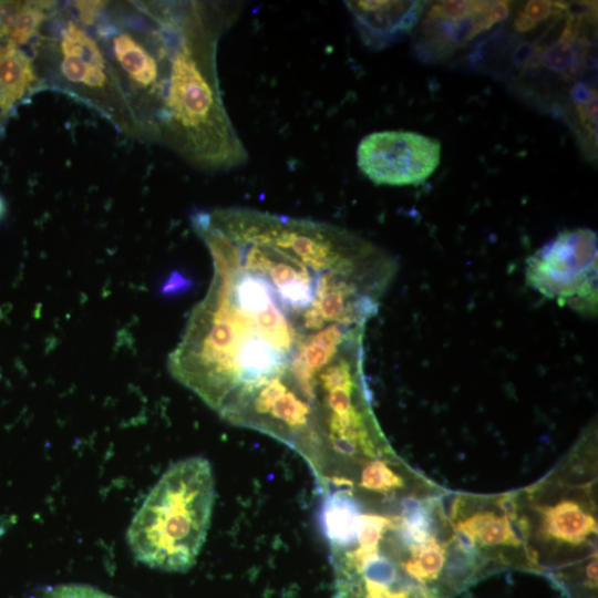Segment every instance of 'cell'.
Masks as SVG:
<instances>
[{
    "instance_id": "cell-1",
    "label": "cell",
    "mask_w": 598,
    "mask_h": 598,
    "mask_svg": "<svg viewBox=\"0 0 598 598\" xmlns=\"http://www.w3.org/2000/svg\"><path fill=\"white\" fill-rule=\"evenodd\" d=\"M213 277L168 370L223 420L274 437L316 481L378 451L363 338L396 270L339 226L246 207L198 209Z\"/></svg>"
},
{
    "instance_id": "cell-2",
    "label": "cell",
    "mask_w": 598,
    "mask_h": 598,
    "mask_svg": "<svg viewBox=\"0 0 598 598\" xmlns=\"http://www.w3.org/2000/svg\"><path fill=\"white\" fill-rule=\"evenodd\" d=\"M227 2L182 1L169 58L158 143L206 171H227L248 154L224 105L219 38L237 17Z\"/></svg>"
},
{
    "instance_id": "cell-3",
    "label": "cell",
    "mask_w": 598,
    "mask_h": 598,
    "mask_svg": "<svg viewBox=\"0 0 598 598\" xmlns=\"http://www.w3.org/2000/svg\"><path fill=\"white\" fill-rule=\"evenodd\" d=\"M179 6L181 1H107L92 25L125 107L131 134L154 142L158 140Z\"/></svg>"
},
{
    "instance_id": "cell-4",
    "label": "cell",
    "mask_w": 598,
    "mask_h": 598,
    "mask_svg": "<svg viewBox=\"0 0 598 598\" xmlns=\"http://www.w3.org/2000/svg\"><path fill=\"white\" fill-rule=\"evenodd\" d=\"M214 502L215 480L207 458L192 456L171 465L127 528L135 559L162 571L189 570L206 540Z\"/></svg>"
},
{
    "instance_id": "cell-5",
    "label": "cell",
    "mask_w": 598,
    "mask_h": 598,
    "mask_svg": "<svg viewBox=\"0 0 598 598\" xmlns=\"http://www.w3.org/2000/svg\"><path fill=\"white\" fill-rule=\"evenodd\" d=\"M40 43L50 81L90 103L123 131L130 121L101 43L76 18L58 10Z\"/></svg>"
},
{
    "instance_id": "cell-6",
    "label": "cell",
    "mask_w": 598,
    "mask_h": 598,
    "mask_svg": "<svg viewBox=\"0 0 598 598\" xmlns=\"http://www.w3.org/2000/svg\"><path fill=\"white\" fill-rule=\"evenodd\" d=\"M597 233L587 227L565 229L526 260L525 277L542 296L578 312L597 309Z\"/></svg>"
},
{
    "instance_id": "cell-7",
    "label": "cell",
    "mask_w": 598,
    "mask_h": 598,
    "mask_svg": "<svg viewBox=\"0 0 598 598\" xmlns=\"http://www.w3.org/2000/svg\"><path fill=\"white\" fill-rule=\"evenodd\" d=\"M441 156L437 138L402 130L373 132L357 148L359 169L375 185L422 184L436 171Z\"/></svg>"
},
{
    "instance_id": "cell-8",
    "label": "cell",
    "mask_w": 598,
    "mask_h": 598,
    "mask_svg": "<svg viewBox=\"0 0 598 598\" xmlns=\"http://www.w3.org/2000/svg\"><path fill=\"white\" fill-rule=\"evenodd\" d=\"M509 11L507 1L434 2L414 30L413 53L424 63L442 62L481 32L505 20Z\"/></svg>"
},
{
    "instance_id": "cell-9",
    "label": "cell",
    "mask_w": 598,
    "mask_h": 598,
    "mask_svg": "<svg viewBox=\"0 0 598 598\" xmlns=\"http://www.w3.org/2000/svg\"><path fill=\"white\" fill-rule=\"evenodd\" d=\"M362 43L372 51L390 48L414 32L426 1H344Z\"/></svg>"
},
{
    "instance_id": "cell-10",
    "label": "cell",
    "mask_w": 598,
    "mask_h": 598,
    "mask_svg": "<svg viewBox=\"0 0 598 598\" xmlns=\"http://www.w3.org/2000/svg\"><path fill=\"white\" fill-rule=\"evenodd\" d=\"M40 84L32 58L18 45L0 43V115L9 114Z\"/></svg>"
},
{
    "instance_id": "cell-11",
    "label": "cell",
    "mask_w": 598,
    "mask_h": 598,
    "mask_svg": "<svg viewBox=\"0 0 598 598\" xmlns=\"http://www.w3.org/2000/svg\"><path fill=\"white\" fill-rule=\"evenodd\" d=\"M537 511L542 515L540 533L545 539L579 545L597 533L595 517L576 501L563 499Z\"/></svg>"
},
{
    "instance_id": "cell-12",
    "label": "cell",
    "mask_w": 598,
    "mask_h": 598,
    "mask_svg": "<svg viewBox=\"0 0 598 598\" xmlns=\"http://www.w3.org/2000/svg\"><path fill=\"white\" fill-rule=\"evenodd\" d=\"M454 528L467 533L481 546H519L507 517L497 516L493 512H477L457 522Z\"/></svg>"
},
{
    "instance_id": "cell-13",
    "label": "cell",
    "mask_w": 598,
    "mask_h": 598,
    "mask_svg": "<svg viewBox=\"0 0 598 598\" xmlns=\"http://www.w3.org/2000/svg\"><path fill=\"white\" fill-rule=\"evenodd\" d=\"M405 482L384 460L372 458L361 470L359 486L368 492L389 494L403 488Z\"/></svg>"
},
{
    "instance_id": "cell-14",
    "label": "cell",
    "mask_w": 598,
    "mask_h": 598,
    "mask_svg": "<svg viewBox=\"0 0 598 598\" xmlns=\"http://www.w3.org/2000/svg\"><path fill=\"white\" fill-rule=\"evenodd\" d=\"M567 6L553 1H529L517 16L514 27L518 31L534 29L539 22L546 20L551 13H560Z\"/></svg>"
},
{
    "instance_id": "cell-15",
    "label": "cell",
    "mask_w": 598,
    "mask_h": 598,
    "mask_svg": "<svg viewBox=\"0 0 598 598\" xmlns=\"http://www.w3.org/2000/svg\"><path fill=\"white\" fill-rule=\"evenodd\" d=\"M39 598H116L97 588L82 584H64L50 587Z\"/></svg>"
},
{
    "instance_id": "cell-16",
    "label": "cell",
    "mask_w": 598,
    "mask_h": 598,
    "mask_svg": "<svg viewBox=\"0 0 598 598\" xmlns=\"http://www.w3.org/2000/svg\"><path fill=\"white\" fill-rule=\"evenodd\" d=\"M24 1H0V43L8 40Z\"/></svg>"
},
{
    "instance_id": "cell-17",
    "label": "cell",
    "mask_w": 598,
    "mask_h": 598,
    "mask_svg": "<svg viewBox=\"0 0 598 598\" xmlns=\"http://www.w3.org/2000/svg\"><path fill=\"white\" fill-rule=\"evenodd\" d=\"M192 280L186 278L182 272L175 270L163 282L161 291L163 295H177L189 289Z\"/></svg>"
},
{
    "instance_id": "cell-18",
    "label": "cell",
    "mask_w": 598,
    "mask_h": 598,
    "mask_svg": "<svg viewBox=\"0 0 598 598\" xmlns=\"http://www.w3.org/2000/svg\"><path fill=\"white\" fill-rule=\"evenodd\" d=\"M496 505L502 509L504 516L508 519L517 517V501L514 495H504L499 497L496 502Z\"/></svg>"
},
{
    "instance_id": "cell-19",
    "label": "cell",
    "mask_w": 598,
    "mask_h": 598,
    "mask_svg": "<svg viewBox=\"0 0 598 598\" xmlns=\"http://www.w3.org/2000/svg\"><path fill=\"white\" fill-rule=\"evenodd\" d=\"M584 585L591 590L597 587V555L586 565Z\"/></svg>"
},
{
    "instance_id": "cell-20",
    "label": "cell",
    "mask_w": 598,
    "mask_h": 598,
    "mask_svg": "<svg viewBox=\"0 0 598 598\" xmlns=\"http://www.w3.org/2000/svg\"><path fill=\"white\" fill-rule=\"evenodd\" d=\"M4 212H6L4 202L0 196V218L3 216Z\"/></svg>"
},
{
    "instance_id": "cell-21",
    "label": "cell",
    "mask_w": 598,
    "mask_h": 598,
    "mask_svg": "<svg viewBox=\"0 0 598 598\" xmlns=\"http://www.w3.org/2000/svg\"><path fill=\"white\" fill-rule=\"evenodd\" d=\"M0 117H2V116L0 115Z\"/></svg>"
}]
</instances>
